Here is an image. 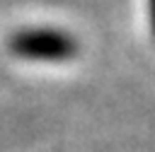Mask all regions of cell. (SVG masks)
<instances>
[{
    "mask_svg": "<svg viewBox=\"0 0 155 152\" xmlns=\"http://www.w3.org/2000/svg\"><path fill=\"white\" fill-rule=\"evenodd\" d=\"M7 48L15 58L31 63H68L78 55V41L68 31L51 27L15 31L7 41Z\"/></svg>",
    "mask_w": 155,
    "mask_h": 152,
    "instance_id": "6da1fadb",
    "label": "cell"
}]
</instances>
